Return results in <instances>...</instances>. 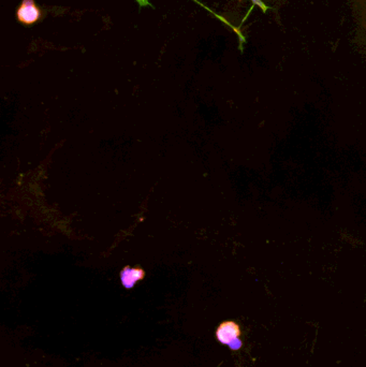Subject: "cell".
I'll return each mask as SVG.
<instances>
[{
    "label": "cell",
    "instance_id": "6da1fadb",
    "mask_svg": "<svg viewBox=\"0 0 366 367\" xmlns=\"http://www.w3.org/2000/svg\"><path fill=\"white\" fill-rule=\"evenodd\" d=\"M241 329L234 321H226L218 327L216 337L222 345H227L233 351L240 350L243 346L241 339Z\"/></svg>",
    "mask_w": 366,
    "mask_h": 367
},
{
    "label": "cell",
    "instance_id": "7a4b0ae2",
    "mask_svg": "<svg viewBox=\"0 0 366 367\" xmlns=\"http://www.w3.org/2000/svg\"><path fill=\"white\" fill-rule=\"evenodd\" d=\"M17 21L24 25H33L42 19V11L35 5V0H23L17 11Z\"/></svg>",
    "mask_w": 366,
    "mask_h": 367
},
{
    "label": "cell",
    "instance_id": "277c9868",
    "mask_svg": "<svg viewBox=\"0 0 366 367\" xmlns=\"http://www.w3.org/2000/svg\"><path fill=\"white\" fill-rule=\"evenodd\" d=\"M138 3H139L140 7H147V6H151V3H149V0H135Z\"/></svg>",
    "mask_w": 366,
    "mask_h": 367
},
{
    "label": "cell",
    "instance_id": "3957f363",
    "mask_svg": "<svg viewBox=\"0 0 366 367\" xmlns=\"http://www.w3.org/2000/svg\"><path fill=\"white\" fill-rule=\"evenodd\" d=\"M145 273L142 268H129L126 266L123 271L121 272V282L122 285L126 289H133L135 284L140 280L144 278Z\"/></svg>",
    "mask_w": 366,
    "mask_h": 367
}]
</instances>
